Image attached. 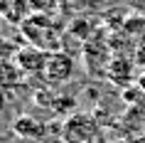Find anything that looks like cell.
<instances>
[{
  "mask_svg": "<svg viewBox=\"0 0 145 143\" xmlns=\"http://www.w3.org/2000/svg\"><path fill=\"white\" fill-rule=\"evenodd\" d=\"M17 30L22 35L25 45L37 47L42 52L64 49V27L57 20V15H37V13H32Z\"/></svg>",
  "mask_w": 145,
  "mask_h": 143,
  "instance_id": "obj_1",
  "label": "cell"
},
{
  "mask_svg": "<svg viewBox=\"0 0 145 143\" xmlns=\"http://www.w3.org/2000/svg\"><path fill=\"white\" fill-rule=\"evenodd\" d=\"M64 143H106L103 128L89 113H71L61 126Z\"/></svg>",
  "mask_w": 145,
  "mask_h": 143,
  "instance_id": "obj_2",
  "label": "cell"
},
{
  "mask_svg": "<svg viewBox=\"0 0 145 143\" xmlns=\"http://www.w3.org/2000/svg\"><path fill=\"white\" fill-rule=\"evenodd\" d=\"M74 69H76V62L74 57L67 52V49H57V52L47 54V64H44V76L49 84H64L74 76Z\"/></svg>",
  "mask_w": 145,
  "mask_h": 143,
  "instance_id": "obj_3",
  "label": "cell"
},
{
  "mask_svg": "<svg viewBox=\"0 0 145 143\" xmlns=\"http://www.w3.org/2000/svg\"><path fill=\"white\" fill-rule=\"evenodd\" d=\"M47 54L49 52H42V49H37V47H30L25 45L20 47V52H17V64H20V69H22L25 74L30 76H42V72H44V64H47Z\"/></svg>",
  "mask_w": 145,
  "mask_h": 143,
  "instance_id": "obj_4",
  "label": "cell"
},
{
  "mask_svg": "<svg viewBox=\"0 0 145 143\" xmlns=\"http://www.w3.org/2000/svg\"><path fill=\"white\" fill-rule=\"evenodd\" d=\"M30 15H32L30 0H0V17H3V22L12 25V27H20Z\"/></svg>",
  "mask_w": 145,
  "mask_h": 143,
  "instance_id": "obj_5",
  "label": "cell"
},
{
  "mask_svg": "<svg viewBox=\"0 0 145 143\" xmlns=\"http://www.w3.org/2000/svg\"><path fill=\"white\" fill-rule=\"evenodd\" d=\"M25 79V72L17 62H5L0 64V86H17Z\"/></svg>",
  "mask_w": 145,
  "mask_h": 143,
  "instance_id": "obj_6",
  "label": "cell"
},
{
  "mask_svg": "<svg viewBox=\"0 0 145 143\" xmlns=\"http://www.w3.org/2000/svg\"><path fill=\"white\" fill-rule=\"evenodd\" d=\"M15 131L20 136H30V138H39V136L44 133V126L39 123L37 119H32V116H22V119L15 123Z\"/></svg>",
  "mask_w": 145,
  "mask_h": 143,
  "instance_id": "obj_7",
  "label": "cell"
},
{
  "mask_svg": "<svg viewBox=\"0 0 145 143\" xmlns=\"http://www.w3.org/2000/svg\"><path fill=\"white\" fill-rule=\"evenodd\" d=\"M17 52H20V45H17V42L0 37V64H5V62H15L17 59Z\"/></svg>",
  "mask_w": 145,
  "mask_h": 143,
  "instance_id": "obj_8",
  "label": "cell"
},
{
  "mask_svg": "<svg viewBox=\"0 0 145 143\" xmlns=\"http://www.w3.org/2000/svg\"><path fill=\"white\" fill-rule=\"evenodd\" d=\"M30 8L37 15H57L59 13V0H30Z\"/></svg>",
  "mask_w": 145,
  "mask_h": 143,
  "instance_id": "obj_9",
  "label": "cell"
},
{
  "mask_svg": "<svg viewBox=\"0 0 145 143\" xmlns=\"http://www.w3.org/2000/svg\"><path fill=\"white\" fill-rule=\"evenodd\" d=\"M138 143H145V138H140V141H138Z\"/></svg>",
  "mask_w": 145,
  "mask_h": 143,
  "instance_id": "obj_10",
  "label": "cell"
},
{
  "mask_svg": "<svg viewBox=\"0 0 145 143\" xmlns=\"http://www.w3.org/2000/svg\"><path fill=\"white\" fill-rule=\"evenodd\" d=\"M0 22H3V17H0Z\"/></svg>",
  "mask_w": 145,
  "mask_h": 143,
  "instance_id": "obj_11",
  "label": "cell"
}]
</instances>
